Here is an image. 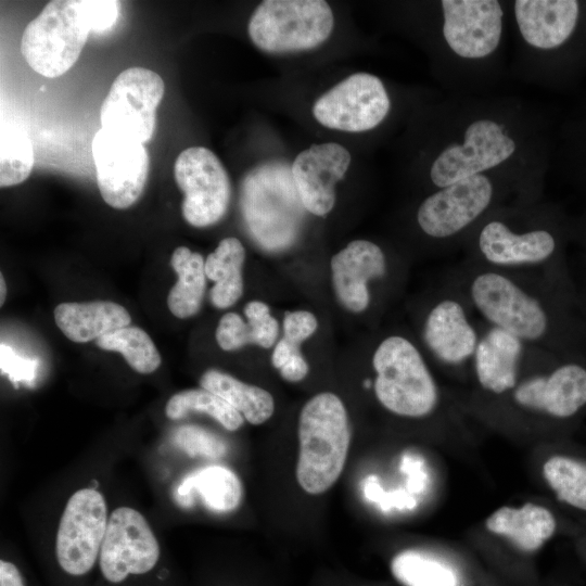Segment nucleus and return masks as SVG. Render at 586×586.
<instances>
[{"label": "nucleus", "mask_w": 586, "mask_h": 586, "mask_svg": "<svg viewBox=\"0 0 586 586\" xmlns=\"http://www.w3.org/2000/svg\"><path fill=\"white\" fill-rule=\"evenodd\" d=\"M431 118L424 167L429 193L492 171L547 176L550 170L555 126L527 100L448 92Z\"/></svg>", "instance_id": "f257e3e1"}, {"label": "nucleus", "mask_w": 586, "mask_h": 586, "mask_svg": "<svg viewBox=\"0 0 586 586\" xmlns=\"http://www.w3.org/2000/svg\"><path fill=\"white\" fill-rule=\"evenodd\" d=\"M447 279L485 323L557 356L586 358L578 292L539 275L488 268L463 258Z\"/></svg>", "instance_id": "f03ea898"}, {"label": "nucleus", "mask_w": 586, "mask_h": 586, "mask_svg": "<svg viewBox=\"0 0 586 586\" xmlns=\"http://www.w3.org/2000/svg\"><path fill=\"white\" fill-rule=\"evenodd\" d=\"M571 216L545 198L501 206L483 218L464 239L463 259L506 271L545 277L577 293L568 260Z\"/></svg>", "instance_id": "7ed1b4c3"}, {"label": "nucleus", "mask_w": 586, "mask_h": 586, "mask_svg": "<svg viewBox=\"0 0 586 586\" xmlns=\"http://www.w3.org/2000/svg\"><path fill=\"white\" fill-rule=\"evenodd\" d=\"M434 58L448 92L486 93L506 72L507 1L432 3Z\"/></svg>", "instance_id": "20e7f679"}, {"label": "nucleus", "mask_w": 586, "mask_h": 586, "mask_svg": "<svg viewBox=\"0 0 586 586\" xmlns=\"http://www.w3.org/2000/svg\"><path fill=\"white\" fill-rule=\"evenodd\" d=\"M510 74L561 89L586 73V0H507Z\"/></svg>", "instance_id": "39448f33"}, {"label": "nucleus", "mask_w": 586, "mask_h": 586, "mask_svg": "<svg viewBox=\"0 0 586 586\" xmlns=\"http://www.w3.org/2000/svg\"><path fill=\"white\" fill-rule=\"evenodd\" d=\"M546 175L492 171L428 193L415 211L421 235L438 250H460L472 229L493 211L544 198Z\"/></svg>", "instance_id": "423d86ee"}, {"label": "nucleus", "mask_w": 586, "mask_h": 586, "mask_svg": "<svg viewBox=\"0 0 586 586\" xmlns=\"http://www.w3.org/2000/svg\"><path fill=\"white\" fill-rule=\"evenodd\" d=\"M498 398L527 415L572 422L586 411V358L560 357L528 346L515 386Z\"/></svg>", "instance_id": "0eeeda50"}, {"label": "nucleus", "mask_w": 586, "mask_h": 586, "mask_svg": "<svg viewBox=\"0 0 586 586\" xmlns=\"http://www.w3.org/2000/svg\"><path fill=\"white\" fill-rule=\"evenodd\" d=\"M296 480L308 494L327 492L340 477L351 444V426L341 398L330 392L311 397L298 418Z\"/></svg>", "instance_id": "6e6552de"}, {"label": "nucleus", "mask_w": 586, "mask_h": 586, "mask_svg": "<svg viewBox=\"0 0 586 586\" xmlns=\"http://www.w3.org/2000/svg\"><path fill=\"white\" fill-rule=\"evenodd\" d=\"M371 365L375 397L388 412L423 419L440 407L435 378L420 348L406 335L393 333L383 337L372 353Z\"/></svg>", "instance_id": "1a4fd4ad"}, {"label": "nucleus", "mask_w": 586, "mask_h": 586, "mask_svg": "<svg viewBox=\"0 0 586 586\" xmlns=\"http://www.w3.org/2000/svg\"><path fill=\"white\" fill-rule=\"evenodd\" d=\"M241 209L250 233L260 246L279 251L291 245L305 211L291 167L270 162L251 170L242 181Z\"/></svg>", "instance_id": "9d476101"}, {"label": "nucleus", "mask_w": 586, "mask_h": 586, "mask_svg": "<svg viewBox=\"0 0 586 586\" xmlns=\"http://www.w3.org/2000/svg\"><path fill=\"white\" fill-rule=\"evenodd\" d=\"M90 31L80 0H53L25 27L21 52L36 73L59 77L77 62Z\"/></svg>", "instance_id": "9b49d317"}, {"label": "nucleus", "mask_w": 586, "mask_h": 586, "mask_svg": "<svg viewBox=\"0 0 586 586\" xmlns=\"http://www.w3.org/2000/svg\"><path fill=\"white\" fill-rule=\"evenodd\" d=\"M482 320L462 292L448 279L430 300L420 324V337L431 357L449 372L471 370Z\"/></svg>", "instance_id": "f8f14e48"}, {"label": "nucleus", "mask_w": 586, "mask_h": 586, "mask_svg": "<svg viewBox=\"0 0 586 586\" xmlns=\"http://www.w3.org/2000/svg\"><path fill=\"white\" fill-rule=\"evenodd\" d=\"M333 13L323 0H266L253 12L247 31L269 53L305 51L328 39Z\"/></svg>", "instance_id": "ddd939ff"}, {"label": "nucleus", "mask_w": 586, "mask_h": 586, "mask_svg": "<svg viewBox=\"0 0 586 586\" xmlns=\"http://www.w3.org/2000/svg\"><path fill=\"white\" fill-rule=\"evenodd\" d=\"M164 91L157 73L140 66L123 71L101 104V128L144 144L154 135Z\"/></svg>", "instance_id": "4468645a"}, {"label": "nucleus", "mask_w": 586, "mask_h": 586, "mask_svg": "<svg viewBox=\"0 0 586 586\" xmlns=\"http://www.w3.org/2000/svg\"><path fill=\"white\" fill-rule=\"evenodd\" d=\"M174 176L183 192L181 211L188 224L207 227L225 215L231 194L230 180L220 160L204 146H191L176 158Z\"/></svg>", "instance_id": "2eb2a0df"}, {"label": "nucleus", "mask_w": 586, "mask_h": 586, "mask_svg": "<svg viewBox=\"0 0 586 586\" xmlns=\"http://www.w3.org/2000/svg\"><path fill=\"white\" fill-rule=\"evenodd\" d=\"M98 188L104 202L125 209L141 196L150 170L143 143L100 128L91 143Z\"/></svg>", "instance_id": "dca6fc26"}, {"label": "nucleus", "mask_w": 586, "mask_h": 586, "mask_svg": "<svg viewBox=\"0 0 586 586\" xmlns=\"http://www.w3.org/2000/svg\"><path fill=\"white\" fill-rule=\"evenodd\" d=\"M107 522L106 502L97 489L81 488L69 497L55 539L56 559L66 573L79 576L92 569Z\"/></svg>", "instance_id": "f3484780"}, {"label": "nucleus", "mask_w": 586, "mask_h": 586, "mask_svg": "<svg viewBox=\"0 0 586 586\" xmlns=\"http://www.w3.org/2000/svg\"><path fill=\"white\" fill-rule=\"evenodd\" d=\"M391 109V97L383 81L369 73H356L319 97L313 114L328 128L362 132L380 126Z\"/></svg>", "instance_id": "a211bd4d"}, {"label": "nucleus", "mask_w": 586, "mask_h": 586, "mask_svg": "<svg viewBox=\"0 0 586 586\" xmlns=\"http://www.w3.org/2000/svg\"><path fill=\"white\" fill-rule=\"evenodd\" d=\"M160 558L158 542L146 519L136 509L119 507L107 522L100 550V569L111 583L151 571Z\"/></svg>", "instance_id": "6ab92c4d"}, {"label": "nucleus", "mask_w": 586, "mask_h": 586, "mask_svg": "<svg viewBox=\"0 0 586 586\" xmlns=\"http://www.w3.org/2000/svg\"><path fill=\"white\" fill-rule=\"evenodd\" d=\"M349 163V152L335 142L313 144L295 157L291 173L307 212L316 216L331 212L335 184L343 179Z\"/></svg>", "instance_id": "aec40b11"}, {"label": "nucleus", "mask_w": 586, "mask_h": 586, "mask_svg": "<svg viewBox=\"0 0 586 586\" xmlns=\"http://www.w3.org/2000/svg\"><path fill=\"white\" fill-rule=\"evenodd\" d=\"M332 283L339 301L353 313L365 311L371 300L368 284L390 275L388 257L370 240H355L331 259Z\"/></svg>", "instance_id": "412c9836"}, {"label": "nucleus", "mask_w": 586, "mask_h": 586, "mask_svg": "<svg viewBox=\"0 0 586 586\" xmlns=\"http://www.w3.org/2000/svg\"><path fill=\"white\" fill-rule=\"evenodd\" d=\"M527 348L515 336L482 321L471 365L479 388L494 398L509 393L519 380Z\"/></svg>", "instance_id": "4be33fe9"}, {"label": "nucleus", "mask_w": 586, "mask_h": 586, "mask_svg": "<svg viewBox=\"0 0 586 586\" xmlns=\"http://www.w3.org/2000/svg\"><path fill=\"white\" fill-rule=\"evenodd\" d=\"M54 320L68 340L85 343L129 326L131 317L117 303L95 301L61 303L54 309Z\"/></svg>", "instance_id": "5701e85b"}, {"label": "nucleus", "mask_w": 586, "mask_h": 586, "mask_svg": "<svg viewBox=\"0 0 586 586\" xmlns=\"http://www.w3.org/2000/svg\"><path fill=\"white\" fill-rule=\"evenodd\" d=\"M485 525L489 532L508 538L523 551L539 549L557 530L551 511L532 502L520 508L501 507L486 519Z\"/></svg>", "instance_id": "b1692460"}, {"label": "nucleus", "mask_w": 586, "mask_h": 586, "mask_svg": "<svg viewBox=\"0 0 586 586\" xmlns=\"http://www.w3.org/2000/svg\"><path fill=\"white\" fill-rule=\"evenodd\" d=\"M242 484L238 475L224 466H208L186 475L175 496L179 505L190 507L194 496L211 511L226 513L237 509L242 499Z\"/></svg>", "instance_id": "393cba45"}, {"label": "nucleus", "mask_w": 586, "mask_h": 586, "mask_svg": "<svg viewBox=\"0 0 586 586\" xmlns=\"http://www.w3.org/2000/svg\"><path fill=\"white\" fill-rule=\"evenodd\" d=\"M552 169L586 195V92L569 117L555 128Z\"/></svg>", "instance_id": "a878e982"}, {"label": "nucleus", "mask_w": 586, "mask_h": 586, "mask_svg": "<svg viewBox=\"0 0 586 586\" xmlns=\"http://www.w3.org/2000/svg\"><path fill=\"white\" fill-rule=\"evenodd\" d=\"M245 250L237 238L222 239L205 260V275L215 282L211 302L219 309L232 306L243 293L242 267Z\"/></svg>", "instance_id": "bb28decb"}, {"label": "nucleus", "mask_w": 586, "mask_h": 586, "mask_svg": "<svg viewBox=\"0 0 586 586\" xmlns=\"http://www.w3.org/2000/svg\"><path fill=\"white\" fill-rule=\"evenodd\" d=\"M200 384L202 388L224 398L251 424L266 422L275 411L273 397L268 391L216 369L205 371Z\"/></svg>", "instance_id": "cd10ccee"}, {"label": "nucleus", "mask_w": 586, "mask_h": 586, "mask_svg": "<svg viewBox=\"0 0 586 586\" xmlns=\"http://www.w3.org/2000/svg\"><path fill=\"white\" fill-rule=\"evenodd\" d=\"M170 265L178 281L168 293V308L177 318H189L199 311L203 301L206 286L205 262L201 254L179 246L171 254Z\"/></svg>", "instance_id": "c85d7f7f"}, {"label": "nucleus", "mask_w": 586, "mask_h": 586, "mask_svg": "<svg viewBox=\"0 0 586 586\" xmlns=\"http://www.w3.org/2000/svg\"><path fill=\"white\" fill-rule=\"evenodd\" d=\"M391 571L404 586H461L459 575L450 564L417 549L395 555Z\"/></svg>", "instance_id": "c756f323"}, {"label": "nucleus", "mask_w": 586, "mask_h": 586, "mask_svg": "<svg viewBox=\"0 0 586 586\" xmlns=\"http://www.w3.org/2000/svg\"><path fill=\"white\" fill-rule=\"evenodd\" d=\"M191 411L208 415L228 431H237L244 422L243 416L230 404L205 388L181 391L173 395L165 407L171 420L182 419Z\"/></svg>", "instance_id": "7c9ffc66"}, {"label": "nucleus", "mask_w": 586, "mask_h": 586, "mask_svg": "<svg viewBox=\"0 0 586 586\" xmlns=\"http://www.w3.org/2000/svg\"><path fill=\"white\" fill-rule=\"evenodd\" d=\"M543 473L561 502L586 511V460L555 455L544 463Z\"/></svg>", "instance_id": "2f4dec72"}, {"label": "nucleus", "mask_w": 586, "mask_h": 586, "mask_svg": "<svg viewBox=\"0 0 586 586\" xmlns=\"http://www.w3.org/2000/svg\"><path fill=\"white\" fill-rule=\"evenodd\" d=\"M98 347L120 353L127 364L142 374L161 365V355L149 334L138 327H123L97 339Z\"/></svg>", "instance_id": "473e14b6"}, {"label": "nucleus", "mask_w": 586, "mask_h": 586, "mask_svg": "<svg viewBox=\"0 0 586 586\" xmlns=\"http://www.w3.org/2000/svg\"><path fill=\"white\" fill-rule=\"evenodd\" d=\"M34 167V152L27 132L16 124H5L0 136V186L25 181Z\"/></svg>", "instance_id": "72a5a7b5"}, {"label": "nucleus", "mask_w": 586, "mask_h": 586, "mask_svg": "<svg viewBox=\"0 0 586 586\" xmlns=\"http://www.w3.org/2000/svg\"><path fill=\"white\" fill-rule=\"evenodd\" d=\"M175 444L189 456L217 459L226 455L227 446L216 435L196 425H182L174 433Z\"/></svg>", "instance_id": "f704fd0d"}, {"label": "nucleus", "mask_w": 586, "mask_h": 586, "mask_svg": "<svg viewBox=\"0 0 586 586\" xmlns=\"http://www.w3.org/2000/svg\"><path fill=\"white\" fill-rule=\"evenodd\" d=\"M251 329L252 344L271 347L279 334L278 321L270 315L269 306L260 301H252L244 307Z\"/></svg>", "instance_id": "c9c22d12"}, {"label": "nucleus", "mask_w": 586, "mask_h": 586, "mask_svg": "<svg viewBox=\"0 0 586 586\" xmlns=\"http://www.w3.org/2000/svg\"><path fill=\"white\" fill-rule=\"evenodd\" d=\"M215 337L224 351H234L252 343L249 323L235 313H227L220 318Z\"/></svg>", "instance_id": "e433bc0d"}, {"label": "nucleus", "mask_w": 586, "mask_h": 586, "mask_svg": "<svg viewBox=\"0 0 586 586\" xmlns=\"http://www.w3.org/2000/svg\"><path fill=\"white\" fill-rule=\"evenodd\" d=\"M1 372L7 374L14 383H30L35 380L39 362L18 355L12 347L4 343L0 346Z\"/></svg>", "instance_id": "4c0bfd02"}, {"label": "nucleus", "mask_w": 586, "mask_h": 586, "mask_svg": "<svg viewBox=\"0 0 586 586\" xmlns=\"http://www.w3.org/2000/svg\"><path fill=\"white\" fill-rule=\"evenodd\" d=\"M91 31L110 29L118 18L120 2L116 0H80Z\"/></svg>", "instance_id": "58836bf2"}, {"label": "nucleus", "mask_w": 586, "mask_h": 586, "mask_svg": "<svg viewBox=\"0 0 586 586\" xmlns=\"http://www.w3.org/2000/svg\"><path fill=\"white\" fill-rule=\"evenodd\" d=\"M318 322L314 314L307 310L288 311L283 319L284 337L298 345L310 337L317 330Z\"/></svg>", "instance_id": "ea45409f"}, {"label": "nucleus", "mask_w": 586, "mask_h": 586, "mask_svg": "<svg viewBox=\"0 0 586 586\" xmlns=\"http://www.w3.org/2000/svg\"><path fill=\"white\" fill-rule=\"evenodd\" d=\"M365 493L368 499L380 505L383 510L391 508L413 509L417 505V500L410 492L396 491L384 493L374 477H369Z\"/></svg>", "instance_id": "a19ab883"}, {"label": "nucleus", "mask_w": 586, "mask_h": 586, "mask_svg": "<svg viewBox=\"0 0 586 586\" xmlns=\"http://www.w3.org/2000/svg\"><path fill=\"white\" fill-rule=\"evenodd\" d=\"M400 469L408 476L407 485L409 492L420 494L428 483L423 460L417 456L406 455L402 460Z\"/></svg>", "instance_id": "79ce46f5"}, {"label": "nucleus", "mask_w": 586, "mask_h": 586, "mask_svg": "<svg viewBox=\"0 0 586 586\" xmlns=\"http://www.w3.org/2000/svg\"><path fill=\"white\" fill-rule=\"evenodd\" d=\"M571 245H574L586 265V208L571 216Z\"/></svg>", "instance_id": "37998d69"}, {"label": "nucleus", "mask_w": 586, "mask_h": 586, "mask_svg": "<svg viewBox=\"0 0 586 586\" xmlns=\"http://www.w3.org/2000/svg\"><path fill=\"white\" fill-rule=\"evenodd\" d=\"M308 369V365L300 351L292 355L279 371L284 380L298 382L307 375Z\"/></svg>", "instance_id": "c03bdc74"}, {"label": "nucleus", "mask_w": 586, "mask_h": 586, "mask_svg": "<svg viewBox=\"0 0 586 586\" xmlns=\"http://www.w3.org/2000/svg\"><path fill=\"white\" fill-rule=\"evenodd\" d=\"M300 352V346L291 343L285 337H282L275 346L271 355L272 366L280 369L289 358Z\"/></svg>", "instance_id": "a18cd8bd"}, {"label": "nucleus", "mask_w": 586, "mask_h": 586, "mask_svg": "<svg viewBox=\"0 0 586 586\" xmlns=\"http://www.w3.org/2000/svg\"><path fill=\"white\" fill-rule=\"evenodd\" d=\"M0 586H24L18 569L9 561H0Z\"/></svg>", "instance_id": "49530a36"}, {"label": "nucleus", "mask_w": 586, "mask_h": 586, "mask_svg": "<svg viewBox=\"0 0 586 586\" xmlns=\"http://www.w3.org/2000/svg\"><path fill=\"white\" fill-rule=\"evenodd\" d=\"M578 306L584 320L585 331H586V285L582 289L578 288Z\"/></svg>", "instance_id": "de8ad7c7"}, {"label": "nucleus", "mask_w": 586, "mask_h": 586, "mask_svg": "<svg viewBox=\"0 0 586 586\" xmlns=\"http://www.w3.org/2000/svg\"><path fill=\"white\" fill-rule=\"evenodd\" d=\"M0 286H1V292H0V304L2 305L4 300H5V294H7V288H5V282H4V279H3V276L1 275L0 276Z\"/></svg>", "instance_id": "09e8293b"}]
</instances>
